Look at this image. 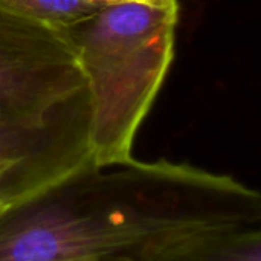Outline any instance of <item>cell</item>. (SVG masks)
I'll return each mask as SVG.
<instances>
[{
	"mask_svg": "<svg viewBox=\"0 0 261 261\" xmlns=\"http://www.w3.org/2000/svg\"><path fill=\"white\" fill-rule=\"evenodd\" d=\"M113 3H121V2H132V3H144L150 6H174L179 5V0H109Z\"/></svg>",
	"mask_w": 261,
	"mask_h": 261,
	"instance_id": "ba28073f",
	"label": "cell"
},
{
	"mask_svg": "<svg viewBox=\"0 0 261 261\" xmlns=\"http://www.w3.org/2000/svg\"><path fill=\"white\" fill-rule=\"evenodd\" d=\"M89 164V116L84 112L47 124L0 119V167L12 173L20 202Z\"/></svg>",
	"mask_w": 261,
	"mask_h": 261,
	"instance_id": "277c9868",
	"label": "cell"
},
{
	"mask_svg": "<svg viewBox=\"0 0 261 261\" xmlns=\"http://www.w3.org/2000/svg\"><path fill=\"white\" fill-rule=\"evenodd\" d=\"M177 17L179 5L121 2L64 29L89 90L95 167L133 159L136 133L174 57Z\"/></svg>",
	"mask_w": 261,
	"mask_h": 261,
	"instance_id": "7a4b0ae2",
	"label": "cell"
},
{
	"mask_svg": "<svg viewBox=\"0 0 261 261\" xmlns=\"http://www.w3.org/2000/svg\"><path fill=\"white\" fill-rule=\"evenodd\" d=\"M15 203H18V193L12 173L9 168L0 167V211Z\"/></svg>",
	"mask_w": 261,
	"mask_h": 261,
	"instance_id": "52a82bcc",
	"label": "cell"
},
{
	"mask_svg": "<svg viewBox=\"0 0 261 261\" xmlns=\"http://www.w3.org/2000/svg\"><path fill=\"white\" fill-rule=\"evenodd\" d=\"M261 223L260 193L158 159L89 165L0 211V261H115L162 237Z\"/></svg>",
	"mask_w": 261,
	"mask_h": 261,
	"instance_id": "6da1fadb",
	"label": "cell"
},
{
	"mask_svg": "<svg viewBox=\"0 0 261 261\" xmlns=\"http://www.w3.org/2000/svg\"><path fill=\"white\" fill-rule=\"evenodd\" d=\"M115 261H261V223L216 225L171 234Z\"/></svg>",
	"mask_w": 261,
	"mask_h": 261,
	"instance_id": "5b68a950",
	"label": "cell"
},
{
	"mask_svg": "<svg viewBox=\"0 0 261 261\" xmlns=\"http://www.w3.org/2000/svg\"><path fill=\"white\" fill-rule=\"evenodd\" d=\"M90 107L64 32L0 6V119L47 124Z\"/></svg>",
	"mask_w": 261,
	"mask_h": 261,
	"instance_id": "3957f363",
	"label": "cell"
},
{
	"mask_svg": "<svg viewBox=\"0 0 261 261\" xmlns=\"http://www.w3.org/2000/svg\"><path fill=\"white\" fill-rule=\"evenodd\" d=\"M113 2L109 0H0V6L55 29L83 21Z\"/></svg>",
	"mask_w": 261,
	"mask_h": 261,
	"instance_id": "8992f818",
	"label": "cell"
}]
</instances>
